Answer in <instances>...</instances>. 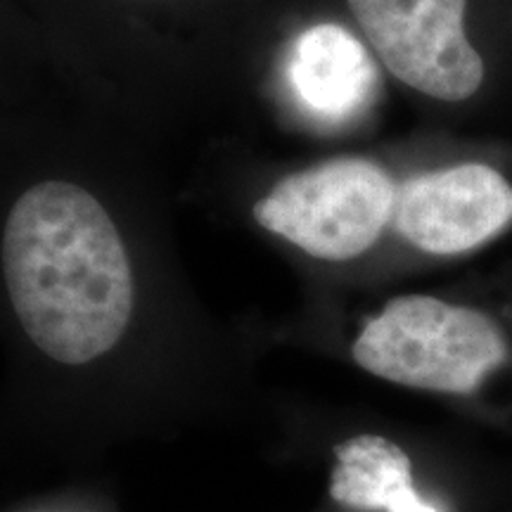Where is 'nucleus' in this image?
Returning <instances> with one entry per match:
<instances>
[{"mask_svg":"<svg viewBox=\"0 0 512 512\" xmlns=\"http://www.w3.org/2000/svg\"><path fill=\"white\" fill-rule=\"evenodd\" d=\"M3 275L31 342L83 366L119 342L133 313L121 235L91 192L43 181L24 192L3 230Z\"/></svg>","mask_w":512,"mask_h":512,"instance_id":"f257e3e1","label":"nucleus"},{"mask_svg":"<svg viewBox=\"0 0 512 512\" xmlns=\"http://www.w3.org/2000/svg\"><path fill=\"white\" fill-rule=\"evenodd\" d=\"M351 354L363 370L387 382L467 396L508 363L510 344L489 313L411 294L370 318Z\"/></svg>","mask_w":512,"mask_h":512,"instance_id":"f03ea898","label":"nucleus"},{"mask_svg":"<svg viewBox=\"0 0 512 512\" xmlns=\"http://www.w3.org/2000/svg\"><path fill=\"white\" fill-rule=\"evenodd\" d=\"M287 74L297 100L328 121L354 117L377 88L375 62L368 50L337 24L306 29L294 41Z\"/></svg>","mask_w":512,"mask_h":512,"instance_id":"423d86ee","label":"nucleus"},{"mask_svg":"<svg viewBox=\"0 0 512 512\" xmlns=\"http://www.w3.org/2000/svg\"><path fill=\"white\" fill-rule=\"evenodd\" d=\"M330 496L358 512H441L415 489L408 453L380 434H358L335 446Z\"/></svg>","mask_w":512,"mask_h":512,"instance_id":"0eeeda50","label":"nucleus"},{"mask_svg":"<svg viewBox=\"0 0 512 512\" xmlns=\"http://www.w3.org/2000/svg\"><path fill=\"white\" fill-rule=\"evenodd\" d=\"M384 67L434 100L463 102L479 91L484 62L467 41V0H349Z\"/></svg>","mask_w":512,"mask_h":512,"instance_id":"20e7f679","label":"nucleus"},{"mask_svg":"<svg viewBox=\"0 0 512 512\" xmlns=\"http://www.w3.org/2000/svg\"><path fill=\"white\" fill-rule=\"evenodd\" d=\"M394 221L422 252H470L512 223V185L494 166L475 162L427 171L396 192Z\"/></svg>","mask_w":512,"mask_h":512,"instance_id":"39448f33","label":"nucleus"},{"mask_svg":"<svg viewBox=\"0 0 512 512\" xmlns=\"http://www.w3.org/2000/svg\"><path fill=\"white\" fill-rule=\"evenodd\" d=\"M394 207V183L382 166L342 157L287 176L256 204L254 216L306 254L344 261L375 245Z\"/></svg>","mask_w":512,"mask_h":512,"instance_id":"7ed1b4c3","label":"nucleus"}]
</instances>
